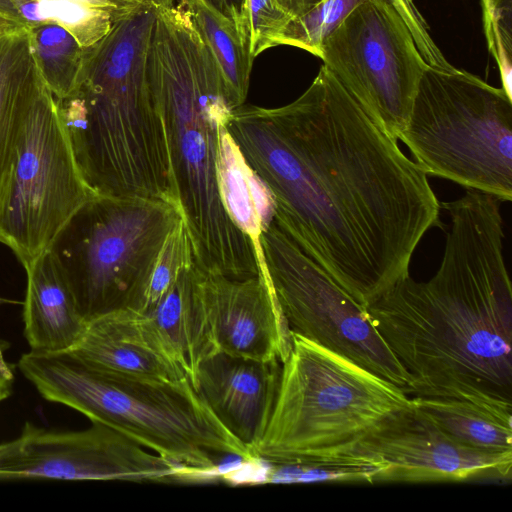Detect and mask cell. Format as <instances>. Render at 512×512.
<instances>
[{
	"instance_id": "10",
	"label": "cell",
	"mask_w": 512,
	"mask_h": 512,
	"mask_svg": "<svg viewBox=\"0 0 512 512\" xmlns=\"http://www.w3.org/2000/svg\"><path fill=\"white\" fill-rule=\"evenodd\" d=\"M259 247L274 295L292 332L390 381L407 394L411 379L364 307L274 220L261 232Z\"/></svg>"
},
{
	"instance_id": "33",
	"label": "cell",
	"mask_w": 512,
	"mask_h": 512,
	"mask_svg": "<svg viewBox=\"0 0 512 512\" xmlns=\"http://www.w3.org/2000/svg\"><path fill=\"white\" fill-rule=\"evenodd\" d=\"M278 3L293 17L300 16L310 10L321 0H277Z\"/></svg>"
},
{
	"instance_id": "7",
	"label": "cell",
	"mask_w": 512,
	"mask_h": 512,
	"mask_svg": "<svg viewBox=\"0 0 512 512\" xmlns=\"http://www.w3.org/2000/svg\"><path fill=\"white\" fill-rule=\"evenodd\" d=\"M399 140L427 176L512 200V99L502 88L427 67Z\"/></svg>"
},
{
	"instance_id": "13",
	"label": "cell",
	"mask_w": 512,
	"mask_h": 512,
	"mask_svg": "<svg viewBox=\"0 0 512 512\" xmlns=\"http://www.w3.org/2000/svg\"><path fill=\"white\" fill-rule=\"evenodd\" d=\"M344 454L379 464L382 469L375 482L509 480L512 470V452H485L455 441L413 402L340 455Z\"/></svg>"
},
{
	"instance_id": "30",
	"label": "cell",
	"mask_w": 512,
	"mask_h": 512,
	"mask_svg": "<svg viewBox=\"0 0 512 512\" xmlns=\"http://www.w3.org/2000/svg\"><path fill=\"white\" fill-rule=\"evenodd\" d=\"M38 2L39 0H0V15L29 30L36 23Z\"/></svg>"
},
{
	"instance_id": "9",
	"label": "cell",
	"mask_w": 512,
	"mask_h": 512,
	"mask_svg": "<svg viewBox=\"0 0 512 512\" xmlns=\"http://www.w3.org/2000/svg\"><path fill=\"white\" fill-rule=\"evenodd\" d=\"M96 196L44 81L31 106L0 211V242L25 267L48 251L70 219Z\"/></svg>"
},
{
	"instance_id": "16",
	"label": "cell",
	"mask_w": 512,
	"mask_h": 512,
	"mask_svg": "<svg viewBox=\"0 0 512 512\" xmlns=\"http://www.w3.org/2000/svg\"><path fill=\"white\" fill-rule=\"evenodd\" d=\"M71 350L98 368L128 377L158 381L188 378L149 316L130 308L87 322L81 340Z\"/></svg>"
},
{
	"instance_id": "32",
	"label": "cell",
	"mask_w": 512,
	"mask_h": 512,
	"mask_svg": "<svg viewBox=\"0 0 512 512\" xmlns=\"http://www.w3.org/2000/svg\"><path fill=\"white\" fill-rule=\"evenodd\" d=\"M237 23L241 0H201Z\"/></svg>"
},
{
	"instance_id": "35",
	"label": "cell",
	"mask_w": 512,
	"mask_h": 512,
	"mask_svg": "<svg viewBox=\"0 0 512 512\" xmlns=\"http://www.w3.org/2000/svg\"><path fill=\"white\" fill-rule=\"evenodd\" d=\"M7 303H14V301H10L8 299L0 297V305L7 304Z\"/></svg>"
},
{
	"instance_id": "11",
	"label": "cell",
	"mask_w": 512,
	"mask_h": 512,
	"mask_svg": "<svg viewBox=\"0 0 512 512\" xmlns=\"http://www.w3.org/2000/svg\"><path fill=\"white\" fill-rule=\"evenodd\" d=\"M319 58L370 118L399 140L429 67L400 16L366 0L323 40Z\"/></svg>"
},
{
	"instance_id": "5",
	"label": "cell",
	"mask_w": 512,
	"mask_h": 512,
	"mask_svg": "<svg viewBox=\"0 0 512 512\" xmlns=\"http://www.w3.org/2000/svg\"><path fill=\"white\" fill-rule=\"evenodd\" d=\"M17 367L45 400L68 406L192 471L214 470L219 456L253 461L188 378L128 377L98 368L72 350H30Z\"/></svg>"
},
{
	"instance_id": "8",
	"label": "cell",
	"mask_w": 512,
	"mask_h": 512,
	"mask_svg": "<svg viewBox=\"0 0 512 512\" xmlns=\"http://www.w3.org/2000/svg\"><path fill=\"white\" fill-rule=\"evenodd\" d=\"M183 220L164 199L97 195L50 247L86 322L130 308L141 311L157 260Z\"/></svg>"
},
{
	"instance_id": "2",
	"label": "cell",
	"mask_w": 512,
	"mask_h": 512,
	"mask_svg": "<svg viewBox=\"0 0 512 512\" xmlns=\"http://www.w3.org/2000/svg\"><path fill=\"white\" fill-rule=\"evenodd\" d=\"M498 198L466 190L450 217L441 263L409 276L366 310L411 379L408 395L512 407V288Z\"/></svg>"
},
{
	"instance_id": "24",
	"label": "cell",
	"mask_w": 512,
	"mask_h": 512,
	"mask_svg": "<svg viewBox=\"0 0 512 512\" xmlns=\"http://www.w3.org/2000/svg\"><path fill=\"white\" fill-rule=\"evenodd\" d=\"M366 0H321L310 10L293 17L278 39V45L293 46L316 57L323 40L359 4Z\"/></svg>"
},
{
	"instance_id": "3",
	"label": "cell",
	"mask_w": 512,
	"mask_h": 512,
	"mask_svg": "<svg viewBox=\"0 0 512 512\" xmlns=\"http://www.w3.org/2000/svg\"><path fill=\"white\" fill-rule=\"evenodd\" d=\"M153 1L148 78L195 264L235 279L264 275L260 249L234 222L221 193L220 140L234 108L220 70L186 12L174 0Z\"/></svg>"
},
{
	"instance_id": "19",
	"label": "cell",
	"mask_w": 512,
	"mask_h": 512,
	"mask_svg": "<svg viewBox=\"0 0 512 512\" xmlns=\"http://www.w3.org/2000/svg\"><path fill=\"white\" fill-rule=\"evenodd\" d=\"M43 82L31 49L29 30L0 37V211L28 115Z\"/></svg>"
},
{
	"instance_id": "36",
	"label": "cell",
	"mask_w": 512,
	"mask_h": 512,
	"mask_svg": "<svg viewBox=\"0 0 512 512\" xmlns=\"http://www.w3.org/2000/svg\"><path fill=\"white\" fill-rule=\"evenodd\" d=\"M0 447H1V444H0Z\"/></svg>"
},
{
	"instance_id": "22",
	"label": "cell",
	"mask_w": 512,
	"mask_h": 512,
	"mask_svg": "<svg viewBox=\"0 0 512 512\" xmlns=\"http://www.w3.org/2000/svg\"><path fill=\"white\" fill-rule=\"evenodd\" d=\"M214 58L225 83L228 99L235 109L245 103L253 59L237 24L201 0L178 4Z\"/></svg>"
},
{
	"instance_id": "12",
	"label": "cell",
	"mask_w": 512,
	"mask_h": 512,
	"mask_svg": "<svg viewBox=\"0 0 512 512\" xmlns=\"http://www.w3.org/2000/svg\"><path fill=\"white\" fill-rule=\"evenodd\" d=\"M194 473L99 422L79 431L26 422L0 448V480L173 482Z\"/></svg>"
},
{
	"instance_id": "18",
	"label": "cell",
	"mask_w": 512,
	"mask_h": 512,
	"mask_svg": "<svg viewBox=\"0 0 512 512\" xmlns=\"http://www.w3.org/2000/svg\"><path fill=\"white\" fill-rule=\"evenodd\" d=\"M144 314L196 388L199 365L218 349L195 262L182 269L159 303Z\"/></svg>"
},
{
	"instance_id": "34",
	"label": "cell",
	"mask_w": 512,
	"mask_h": 512,
	"mask_svg": "<svg viewBox=\"0 0 512 512\" xmlns=\"http://www.w3.org/2000/svg\"><path fill=\"white\" fill-rule=\"evenodd\" d=\"M23 29L26 28L19 23L0 15V37Z\"/></svg>"
},
{
	"instance_id": "1",
	"label": "cell",
	"mask_w": 512,
	"mask_h": 512,
	"mask_svg": "<svg viewBox=\"0 0 512 512\" xmlns=\"http://www.w3.org/2000/svg\"><path fill=\"white\" fill-rule=\"evenodd\" d=\"M227 130L276 225L365 309L443 226L428 176L324 66L285 106L235 108Z\"/></svg>"
},
{
	"instance_id": "25",
	"label": "cell",
	"mask_w": 512,
	"mask_h": 512,
	"mask_svg": "<svg viewBox=\"0 0 512 512\" xmlns=\"http://www.w3.org/2000/svg\"><path fill=\"white\" fill-rule=\"evenodd\" d=\"M278 466V479L285 482L374 483L381 471V466L371 459L348 454Z\"/></svg>"
},
{
	"instance_id": "31",
	"label": "cell",
	"mask_w": 512,
	"mask_h": 512,
	"mask_svg": "<svg viewBox=\"0 0 512 512\" xmlns=\"http://www.w3.org/2000/svg\"><path fill=\"white\" fill-rule=\"evenodd\" d=\"M6 347L7 344L0 340V404L9 398L13 391V367L3 354Z\"/></svg>"
},
{
	"instance_id": "21",
	"label": "cell",
	"mask_w": 512,
	"mask_h": 512,
	"mask_svg": "<svg viewBox=\"0 0 512 512\" xmlns=\"http://www.w3.org/2000/svg\"><path fill=\"white\" fill-rule=\"evenodd\" d=\"M221 193L237 226L259 247L261 232L274 220V203L226 128L220 140Z\"/></svg>"
},
{
	"instance_id": "6",
	"label": "cell",
	"mask_w": 512,
	"mask_h": 512,
	"mask_svg": "<svg viewBox=\"0 0 512 512\" xmlns=\"http://www.w3.org/2000/svg\"><path fill=\"white\" fill-rule=\"evenodd\" d=\"M292 334L273 410L253 460L275 465L334 457L412 406L402 388Z\"/></svg>"
},
{
	"instance_id": "27",
	"label": "cell",
	"mask_w": 512,
	"mask_h": 512,
	"mask_svg": "<svg viewBox=\"0 0 512 512\" xmlns=\"http://www.w3.org/2000/svg\"><path fill=\"white\" fill-rule=\"evenodd\" d=\"M194 261L189 235L182 220L170 234L157 260L141 313L151 311L174 283L184 267Z\"/></svg>"
},
{
	"instance_id": "23",
	"label": "cell",
	"mask_w": 512,
	"mask_h": 512,
	"mask_svg": "<svg viewBox=\"0 0 512 512\" xmlns=\"http://www.w3.org/2000/svg\"><path fill=\"white\" fill-rule=\"evenodd\" d=\"M31 49L40 73L57 99L76 87L85 48L65 28L47 21L29 29Z\"/></svg>"
},
{
	"instance_id": "15",
	"label": "cell",
	"mask_w": 512,
	"mask_h": 512,
	"mask_svg": "<svg viewBox=\"0 0 512 512\" xmlns=\"http://www.w3.org/2000/svg\"><path fill=\"white\" fill-rule=\"evenodd\" d=\"M281 368L277 360L261 361L223 352L210 356L198 367L196 389L250 453L267 428Z\"/></svg>"
},
{
	"instance_id": "20",
	"label": "cell",
	"mask_w": 512,
	"mask_h": 512,
	"mask_svg": "<svg viewBox=\"0 0 512 512\" xmlns=\"http://www.w3.org/2000/svg\"><path fill=\"white\" fill-rule=\"evenodd\" d=\"M411 400L455 441L485 452H512V408L455 398L414 396Z\"/></svg>"
},
{
	"instance_id": "14",
	"label": "cell",
	"mask_w": 512,
	"mask_h": 512,
	"mask_svg": "<svg viewBox=\"0 0 512 512\" xmlns=\"http://www.w3.org/2000/svg\"><path fill=\"white\" fill-rule=\"evenodd\" d=\"M200 271L218 352L283 363L292 348V334L268 277L235 279Z\"/></svg>"
},
{
	"instance_id": "17",
	"label": "cell",
	"mask_w": 512,
	"mask_h": 512,
	"mask_svg": "<svg viewBox=\"0 0 512 512\" xmlns=\"http://www.w3.org/2000/svg\"><path fill=\"white\" fill-rule=\"evenodd\" d=\"M27 288L23 303L24 335L32 351L73 349L87 322L50 250L25 267Z\"/></svg>"
},
{
	"instance_id": "4",
	"label": "cell",
	"mask_w": 512,
	"mask_h": 512,
	"mask_svg": "<svg viewBox=\"0 0 512 512\" xmlns=\"http://www.w3.org/2000/svg\"><path fill=\"white\" fill-rule=\"evenodd\" d=\"M153 0H140L85 48L74 90L56 99L80 170L97 195L177 204L162 114L147 58Z\"/></svg>"
},
{
	"instance_id": "26",
	"label": "cell",
	"mask_w": 512,
	"mask_h": 512,
	"mask_svg": "<svg viewBox=\"0 0 512 512\" xmlns=\"http://www.w3.org/2000/svg\"><path fill=\"white\" fill-rule=\"evenodd\" d=\"M293 16L277 0H241L237 27L254 60L278 46V39Z\"/></svg>"
},
{
	"instance_id": "28",
	"label": "cell",
	"mask_w": 512,
	"mask_h": 512,
	"mask_svg": "<svg viewBox=\"0 0 512 512\" xmlns=\"http://www.w3.org/2000/svg\"><path fill=\"white\" fill-rule=\"evenodd\" d=\"M488 49L498 65L502 89L512 99V0H480Z\"/></svg>"
},
{
	"instance_id": "29",
	"label": "cell",
	"mask_w": 512,
	"mask_h": 512,
	"mask_svg": "<svg viewBox=\"0 0 512 512\" xmlns=\"http://www.w3.org/2000/svg\"><path fill=\"white\" fill-rule=\"evenodd\" d=\"M384 8L396 12L405 23L414 42L425 60L432 68L450 70L454 66L445 58L434 42L429 26L413 0H373Z\"/></svg>"
}]
</instances>
